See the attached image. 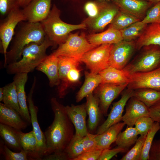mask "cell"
Instances as JSON below:
<instances>
[{
	"mask_svg": "<svg viewBox=\"0 0 160 160\" xmlns=\"http://www.w3.org/2000/svg\"><path fill=\"white\" fill-rule=\"evenodd\" d=\"M126 106L125 112L121 121L127 126L133 127L139 119L149 116V108L134 96L130 98Z\"/></svg>",
	"mask_w": 160,
	"mask_h": 160,
	"instance_id": "cell-17",
	"label": "cell"
},
{
	"mask_svg": "<svg viewBox=\"0 0 160 160\" xmlns=\"http://www.w3.org/2000/svg\"><path fill=\"white\" fill-rule=\"evenodd\" d=\"M32 0H18L20 7L23 8L26 7Z\"/></svg>",
	"mask_w": 160,
	"mask_h": 160,
	"instance_id": "cell-50",
	"label": "cell"
},
{
	"mask_svg": "<svg viewBox=\"0 0 160 160\" xmlns=\"http://www.w3.org/2000/svg\"><path fill=\"white\" fill-rule=\"evenodd\" d=\"M149 1L152 3L156 4L160 1V0H149Z\"/></svg>",
	"mask_w": 160,
	"mask_h": 160,
	"instance_id": "cell-52",
	"label": "cell"
},
{
	"mask_svg": "<svg viewBox=\"0 0 160 160\" xmlns=\"http://www.w3.org/2000/svg\"><path fill=\"white\" fill-rule=\"evenodd\" d=\"M85 76L84 83L76 96L77 102L80 101L88 95L92 93L94 90L101 83V77L98 73H94L86 71Z\"/></svg>",
	"mask_w": 160,
	"mask_h": 160,
	"instance_id": "cell-28",
	"label": "cell"
},
{
	"mask_svg": "<svg viewBox=\"0 0 160 160\" xmlns=\"http://www.w3.org/2000/svg\"><path fill=\"white\" fill-rule=\"evenodd\" d=\"M26 18L22 9L20 7L12 10L0 23V52L4 55V67L6 64L7 49L15 34V30L18 24Z\"/></svg>",
	"mask_w": 160,
	"mask_h": 160,
	"instance_id": "cell-6",
	"label": "cell"
},
{
	"mask_svg": "<svg viewBox=\"0 0 160 160\" xmlns=\"http://www.w3.org/2000/svg\"><path fill=\"white\" fill-rule=\"evenodd\" d=\"M15 110L0 103V123L21 130L27 128L28 123L23 120Z\"/></svg>",
	"mask_w": 160,
	"mask_h": 160,
	"instance_id": "cell-23",
	"label": "cell"
},
{
	"mask_svg": "<svg viewBox=\"0 0 160 160\" xmlns=\"http://www.w3.org/2000/svg\"><path fill=\"white\" fill-rule=\"evenodd\" d=\"M60 10L54 4L48 17L40 22L46 36L53 43V47L65 42L71 31L87 28L82 22L73 25L63 22L60 18Z\"/></svg>",
	"mask_w": 160,
	"mask_h": 160,
	"instance_id": "cell-4",
	"label": "cell"
},
{
	"mask_svg": "<svg viewBox=\"0 0 160 160\" xmlns=\"http://www.w3.org/2000/svg\"><path fill=\"white\" fill-rule=\"evenodd\" d=\"M46 35L40 22L27 21L21 26L13 38L10 49L6 54L7 65L18 61L22 57L25 47L31 43L41 44Z\"/></svg>",
	"mask_w": 160,
	"mask_h": 160,
	"instance_id": "cell-2",
	"label": "cell"
},
{
	"mask_svg": "<svg viewBox=\"0 0 160 160\" xmlns=\"http://www.w3.org/2000/svg\"><path fill=\"white\" fill-rule=\"evenodd\" d=\"M81 137L75 135L67 146L65 151L68 156L70 160H73L85 152Z\"/></svg>",
	"mask_w": 160,
	"mask_h": 160,
	"instance_id": "cell-36",
	"label": "cell"
},
{
	"mask_svg": "<svg viewBox=\"0 0 160 160\" xmlns=\"http://www.w3.org/2000/svg\"><path fill=\"white\" fill-rule=\"evenodd\" d=\"M142 21L146 24L160 23V1L146 12V15Z\"/></svg>",
	"mask_w": 160,
	"mask_h": 160,
	"instance_id": "cell-41",
	"label": "cell"
},
{
	"mask_svg": "<svg viewBox=\"0 0 160 160\" xmlns=\"http://www.w3.org/2000/svg\"><path fill=\"white\" fill-rule=\"evenodd\" d=\"M58 57L59 74L60 83L64 81L70 69L73 67L79 66L81 62L78 59L71 57L60 56Z\"/></svg>",
	"mask_w": 160,
	"mask_h": 160,
	"instance_id": "cell-34",
	"label": "cell"
},
{
	"mask_svg": "<svg viewBox=\"0 0 160 160\" xmlns=\"http://www.w3.org/2000/svg\"><path fill=\"white\" fill-rule=\"evenodd\" d=\"M127 151L124 148L118 147L111 149L110 148L105 149L103 150L98 160H110L117 154Z\"/></svg>",
	"mask_w": 160,
	"mask_h": 160,
	"instance_id": "cell-45",
	"label": "cell"
},
{
	"mask_svg": "<svg viewBox=\"0 0 160 160\" xmlns=\"http://www.w3.org/2000/svg\"><path fill=\"white\" fill-rule=\"evenodd\" d=\"M133 90L127 88L122 94L121 98L114 103L106 120L98 128L97 134H101L111 126L121 121L125 107L131 97Z\"/></svg>",
	"mask_w": 160,
	"mask_h": 160,
	"instance_id": "cell-13",
	"label": "cell"
},
{
	"mask_svg": "<svg viewBox=\"0 0 160 160\" xmlns=\"http://www.w3.org/2000/svg\"><path fill=\"white\" fill-rule=\"evenodd\" d=\"M136 49L151 45L160 46V23L147 25L135 43Z\"/></svg>",
	"mask_w": 160,
	"mask_h": 160,
	"instance_id": "cell-22",
	"label": "cell"
},
{
	"mask_svg": "<svg viewBox=\"0 0 160 160\" xmlns=\"http://www.w3.org/2000/svg\"><path fill=\"white\" fill-rule=\"evenodd\" d=\"M66 113L73 124L75 129V135L81 137L89 132L87 127V112L85 103L75 105L65 106Z\"/></svg>",
	"mask_w": 160,
	"mask_h": 160,
	"instance_id": "cell-16",
	"label": "cell"
},
{
	"mask_svg": "<svg viewBox=\"0 0 160 160\" xmlns=\"http://www.w3.org/2000/svg\"><path fill=\"white\" fill-rule=\"evenodd\" d=\"M135 48L132 41L122 40L113 44L108 65L119 70L123 69L128 64Z\"/></svg>",
	"mask_w": 160,
	"mask_h": 160,
	"instance_id": "cell-10",
	"label": "cell"
},
{
	"mask_svg": "<svg viewBox=\"0 0 160 160\" xmlns=\"http://www.w3.org/2000/svg\"><path fill=\"white\" fill-rule=\"evenodd\" d=\"M0 153L6 160H28L29 159L28 151L22 149L18 152H13L4 143H1Z\"/></svg>",
	"mask_w": 160,
	"mask_h": 160,
	"instance_id": "cell-39",
	"label": "cell"
},
{
	"mask_svg": "<svg viewBox=\"0 0 160 160\" xmlns=\"http://www.w3.org/2000/svg\"><path fill=\"white\" fill-rule=\"evenodd\" d=\"M120 10L140 19L145 17V13L152 3L146 0H111Z\"/></svg>",
	"mask_w": 160,
	"mask_h": 160,
	"instance_id": "cell-19",
	"label": "cell"
},
{
	"mask_svg": "<svg viewBox=\"0 0 160 160\" xmlns=\"http://www.w3.org/2000/svg\"><path fill=\"white\" fill-rule=\"evenodd\" d=\"M54 119L44 133L46 141L45 156L65 150L73 137L74 126L67 114L65 106L55 97L50 100Z\"/></svg>",
	"mask_w": 160,
	"mask_h": 160,
	"instance_id": "cell-1",
	"label": "cell"
},
{
	"mask_svg": "<svg viewBox=\"0 0 160 160\" xmlns=\"http://www.w3.org/2000/svg\"><path fill=\"white\" fill-rule=\"evenodd\" d=\"M113 44H104L89 50L80 59L90 70V72L98 73L109 66V60Z\"/></svg>",
	"mask_w": 160,
	"mask_h": 160,
	"instance_id": "cell-8",
	"label": "cell"
},
{
	"mask_svg": "<svg viewBox=\"0 0 160 160\" xmlns=\"http://www.w3.org/2000/svg\"><path fill=\"white\" fill-rule=\"evenodd\" d=\"M53 46V43L46 36L44 41L40 44L34 42L29 44L23 49L22 57L20 60L7 65V73L15 74L28 73L32 71L47 56V49Z\"/></svg>",
	"mask_w": 160,
	"mask_h": 160,
	"instance_id": "cell-3",
	"label": "cell"
},
{
	"mask_svg": "<svg viewBox=\"0 0 160 160\" xmlns=\"http://www.w3.org/2000/svg\"><path fill=\"white\" fill-rule=\"evenodd\" d=\"M34 80L32 87L30 90L27 97L28 108L31 116V123L33 130L36 136L38 144V153L41 160L45 155L46 150V141L45 136L42 131L37 119V113L38 109L34 104L33 99V95L35 87L36 79Z\"/></svg>",
	"mask_w": 160,
	"mask_h": 160,
	"instance_id": "cell-14",
	"label": "cell"
},
{
	"mask_svg": "<svg viewBox=\"0 0 160 160\" xmlns=\"http://www.w3.org/2000/svg\"><path fill=\"white\" fill-rule=\"evenodd\" d=\"M3 88H0V101L3 102Z\"/></svg>",
	"mask_w": 160,
	"mask_h": 160,
	"instance_id": "cell-51",
	"label": "cell"
},
{
	"mask_svg": "<svg viewBox=\"0 0 160 160\" xmlns=\"http://www.w3.org/2000/svg\"><path fill=\"white\" fill-rule=\"evenodd\" d=\"M42 160H70L67 153L64 151L55 152L44 156Z\"/></svg>",
	"mask_w": 160,
	"mask_h": 160,
	"instance_id": "cell-49",
	"label": "cell"
},
{
	"mask_svg": "<svg viewBox=\"0 0 160 160\" xmlns=\"http://www.w3.org/2000/svg\"><path fill=\"white\" fill-rule=\"evenodd\" d=\"M148 160H160V139L153 140L150 151Z\"/></svg>",
	"mask_w": 160,
	"mask_h": 160,
	"instance_id": "cell-47",
	"label": "cell"
},
{
	"mask_svg": "<svg viewBox=\"0 0 160 160\" xmlns=\"http://www.w3.org/2000/svg\"><path fill=\"white\" fill-rule=\"evenodd\" d=\"M125 125L123 122H120L111 126L101 134H96L95 139L97 148L102 150L110 148Z\"/></svg>",
	"mask_w": 160,
	"mask_h": 160,
	"instance_id": "cell-24",
	"label": "cell"
},
{
	"mask_svg": "<svg viewBox=\"0 0 160 160\" xmlns=\"http://www.w3.org/2000/svg\"><path fill=\"white\" fill-rule=\"evenodd\" d=\"M130 79L128 89L148 88L160 91V66L148 72L130 74Z\"/></svg>",
	"mask_w": 160,
	"mask_h": 160,
	"instance_id": "cell-12",
	"label": "cell"
},
{
	"mask_svg": "<svg viewBox=\"0 0 160 160\" xmlns=\"http://www.w3.org/2000/svg\"><path fill=\"white\" fill-rule=\"evenodd\" d=\"M3 88L4 104L8 107L15 110L19 114L20 108L14 82L13 81Z\"/></svg>",
	"mask_w": 160,
	"mask_h": 160,
	"instance_id": "cell-32",
	"label": "cell"
},
{
	"mask_svg": "<svg viewBox=\"0 0 160 160\" xmlns=\"http://www.w3.org/2000/svg\"><path fill=\"white\" fill-rule=\"evenodd\" d=\"M98 1L100 10L98 15L94 18L88 17L82 22L87 28L92 32H97L104 29L111 23L119 10L118 7L113 2Z\"/></svg>",
	"mask_w": 160,
	"mask_h": 160,
	"instance_id": "cell-9",
	"label": "cell"
},
{
	"mask_svg": "<svg viewBox=\"0 0 160 160\" xmlns=\"http://www.w3.org/2000/svg\"><path fill=\"white\" fill-rule=\"evenodd\" d=\"M98 46L90 43L84 33L79 35L78 33H70L65 42L59 45L52 53L57 57L68 56L80 60L85 53Z\"/></svg>",
	"mask_w": 160,
	"mask_h": 160,
	"instance_id": "cell-5",
	"label": "cell"
},
{
	"mask_svg": "<svg viewBox=\"0 0 160 160\" xmlns=\"http://www.w3.org/2000/svg\"><path fill=\"white\" fill-rule=\"evenodd\" d=\"M138 18L119 9L109 27L120 31L140 21Z\"/></svg>",
	"mask_w": 160,
	"mask_h": 160,
	"instance_id": "cell-33",
	"label": "cell"
},
{
	"mask_svg": "<svg viewBox=\"0 0 160 160\" xmlns=\"http://www.w3.org/2000/svg\"><path fill=\"white\" fill-rule=\"evenodd\" d=\"M20 137L22 148L28 151L29 159L41 160L38 154V142L33 131L27 133L21 131Z\"/></svg>",
	"mask_w": 160,
	"mask_h": 160,
	"instance_id": "cell-29",
	"label": "cell"
},
{
	"mask_svg": "<svg viewBox=\"0 0 160 160\" xmlns=\"http://www.w3.org/2000/svg\"><path fill=\"white\" fill-rule=\"evenodd\" d=\"M154 121L149 116H144L139 119L135 122V127L139 135H147L152 127Z\"/></svg>",
	"mask_w": 160,
	"mask_h": 160,
	"instance_id": "cell-40",
	"label": "cell"
},
{
	"mask_svg": "<svg viewBox=\"0 0 160 160\" xmlns=\"http://www.w3.org/2000/svg\"><path fill=\"white\" fill-rule=\"evenodd\" d=\"M103 150L95 149L81 154L73 160H98Z\"/></svg>",
	"mask_w": 160,
	"mask_h": 160,
	"instance_id": "cell-46",
	"label": "cell"
},
{
	"mask_svg": "<svg viewBox=\"0 0 160 160\" xmlns=\"http://www.w3.org/2000/svg\"><path fill=\"white\" fill-rule=\"evenodd\" d=\"M147 25V24L139 21L120 31L123 40L132 41L140 36Z\"/></svg>",
	"mask_w": 160,
	"mask_h": 160,
	"instance_id": "cell-35",
	"label": "cell"
},
{
	"mask_svg": "<svg viewBox=\"0 0 160 160\" xmlns=\"http://www.w3.org/2000/svg\"><path fill=\"white\" fill-rule=\"evenodd\" d=\"M138 135L135 127L127 126L125 130L119 133L115 142L117 147L128 150L135 143Z\"/></svg>",
	"mask_w": 160,
	"mask_h": 160,
	"instance_id": "cell-31",
	"label": "cell"
},
{
	"mask_svg": "<svg viewBox=\"0 0 160 160\" xmlns=\"http://www.w3.org/2000/svg\"><path fill=\"white\" fill-rule=\"evenodd\" d=\"M20 7L18 0H0L1 15L5 17L12 10Z\"/></svg>",
	"mask_w": 160,
	"mask_h": 160,
	"instance_id": "cell-42",
	"label": "cell"
},
{
	"mask_svg": "<svg viewBox=\"0 0 160 160\" xmlns=\"http://www.w3.org/2000/svg\"><path fill=\"white\" fill-rule=\"evenodd\" d=\"M85 11L91 18L95 17L99 13L100 7L98 1H90L86 3L84 6Z\"/></svg>",
	"mask_w": 160,
	"mask_h": 160,
	"instance_id": "cell-43",
	"label": "cell"
},
{
	"mask_svg": "<svg viewBox=\"0 0 160 160\" xmlns=\"http://www.w3.org/2000/svg\"><path fill=\"white\" fill-rule=\"evenodd\" d=\"M96 135V134L89 132L82 137V142L85 152L97 149L95 139Z\"/></svg>",
	"mask_w": 160,
	"mask_h": 160,
	"instance_id": "cell-44",
	"label": "cell"
},
{
	"mask_svg": "<svg viewBox=\"0 0 160 160\" xmlns=\"http://www.w3.org/2000/svg\"><path fill=\"white\" fill-rule=\"evenodd\" d=\"M147 135H140L134 146L120 159L121 160H140L144 143Z\"/></svg>",
	"mask_w": 160,
	"mask_h": 160,
	"instance_id": "cell-38",
	"label": "cell"
},
{
	"mask_svg": "<svg viewBox=\"0 0 160 160\" xmlns=\"http://www.w3.org/2000/svg\"><path fill=\"white\" fill-rule=\"evenodd\" d=\"M21 130L0 123V135L5 144L9 148L16 151L23 149L20 137Z\"/></svg>",
	"mask_w": 160,
	"mask_h": 160,
	"instance_id": "cell-27",
	"label": "cell"
},
{
	"mask_svg": "<svg viewBox=\"0 0 160 160\" xmlns=\"http://www.w3.org/2000/svg\"><path fill=\"white\" fill-rule=\"evenodd\" d=\"M129 84H115L101 83L96 90L102 114L107 116L108 108L113 101L127 87Z\"/></svg>",
	"mask_w": 160,
	"mask_h": 160,
	"instance_id": "cell-11",
	"label": "cell"
},
{
	"mask_svg": "<svg viewBox=\"0 0 160 160\" xmlns=\"http://www.w3.org/2000/svg\"><path fill=\"white\" fill-rule=\"evenodd\" d=\"M132 96L149 108L160 100V91L150 88H140L133 90Z\"/></svg>",
	"mask_w": 160,
	"mask_h": 160,
	"instance_id": "cell-30",
	"label": "cell"
},
{
	"mask_svg": "<svg viewBox=\"0 0 160 160\" xmlns=\"http://www.w3.org/2000/svg\"><path fill=\"white\" fill-rule=\"evenodd\" d=\"M52 0H32L22 9L26 21L41 22L48 17L51 11Z\"/></svg>",
	"mask_w": 160,
	"mask_h": 160,
	"instance_id": "cell-15",
	"label": "cell"
},
{
	"mask_svg": "<svg viewBox=\"0 0 160 160\" xmlns=\"http://www.w3.org/2000/svg\"><path fill=\"white\" fill-rule=\"evenodd\" d=\"M100 1H110L111 0H96Z\"/></svg>",
	"mask_w": 160,
	"mask_h": 160,
	"instance_id": "cell-53",
	"label": "cell"
},
{
	"mask_svg": "<svg viewBox=\"0 0 160 160\" xmlns=\"http://www.w3.org/2000/svg\"><path fill=\"white\" fill-rule=\"evenodd\" d=\"M28 79V73H22L15 74L13 78L16 88L21 117L28 124L31 123L29 108L26 103V97L25 86Z\"/></svg>",
	"mask_w": 160,
	"mask_h": 160,
	"instance_id": "cell-18",
	"label": "cell"
},
{
	"mask_svg": "<svg viewBox=\"0 0 160 160\" xmlns=\"http://www.w3.org/2000/svg\"><path fill=\"white\" fill-rule=\"evenodd\" d=\"M144 52L123 69L129 74L148 72L160 66V46L151 45Z\"/></svg>",
	"mask_w": 160,
	"mask_h": 160,
	"instance_id": "cell-7",
	"label": "cell"
},
{
	"mask_svg": "<svg viewBox=\"0 0 160 160\" xmlns=\"http://www.w3.org/2000/svg\"><path fill=\"white\" fill-rule=\"evenodd\" d=\"M98 74L101 77V83L122 84H129L130 81V74L123 69L119 70L111 66H108Z\"/></svg>",
	"mask_w": 160,
	"mask_h": 160,
	"instance_id": "cell-26",
	"label": "cell"
},
{
	"mask_svg": "<svg viewBox=\"0 0 160 160\" xmlns=\"http://www.w3.org/2000/svg\"><path fill=\"white\" fill-rule=\"evenodd\" d=\"M160 129V124L154 122V124L148 132L145 140L140 160H148L150 149L154 140V137Z\"/></svg>",
	"mask_w": 160,
	"mask_h": 160,
	"instance_id": "cell-37",
	"label": "cell"
},
{
	"mask_svg": "<svg viewBox=\"0 0 160 160\" xmlns=\"http://www.w3.org/2000/svg\"><path fill=\"white\" fill-rule=\"evenodd\" d=\"M149 116L160 124V100L149 108Z\"/></svg>",
	"mask_w": 160,
	"mask_h": 160,
	"instance_id": "cell-48",
	"label": "cell"
},
{
	"mask_svg": "<svg viewBox=\"0 0 160 160\" xmlns=\"http://www.w3.org/2000/svg\"><path fill=\"white\" fill-rule=\"evenodd\" d=\"M85 103L87 113L88 116V127L89 132L93 134L100 121L102 114L98 98L92 93L86 97Z\"/></svg>",
	"mask_w": 160,
	"mask_h": 160,
	"instance_id": "cell-21",
	"label": "cell"
},
{
	"mask_svg": "<svg viewBox=\"0 0 160 160\" xmlns=\"http://www.w3.org/2000/svg\"><path fill=\"white\" fill-rule=\"evenodd\" d=\"M86 38L90 43L97 45L114 44L123 40L120 31L109 27L103 32L91 34L87 36Z\"/></svg>",
	"mask_w": 160,
	"mask_h": 160,
	"instance_id": "cell-25",
	"label": "cell"
},
{
	"mask_svg": "<svg viewBox=\"0 0 160 160\" xmlns=\"http://www.w3.org/2000/svg\"><path fill=\"white\" fill-rule=\"evenodd\" d=\"M47 76L51 87L58 86L60 81L58 71V58L52 53L45 58L36 68Z\"/></svg>",
	"mask_w": 160,
	"mask_h": 160,
	"instance_id": "cell-20",
	"label": "cell"
}]
</instances>
